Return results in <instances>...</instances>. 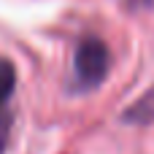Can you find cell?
Listing matches in <instances>:
<instances>
[{
  "instance_id": "obj_1",
  "label": "cell",
  "mask_w": 154,
  "mask_h": 154,
  "mask_svg": "<svg viewBox=\"0 0 154 154\" xmlns=\"http://www.w3.org/2000/svg\"><path fill=\"white\" fill-rule=\"evenodd\" d=\"M111 68V51L97 35H87L79 41L73 54V76L79 89H95L106 81Z\"/></svg>"
},
{
  "instance_id": "obj_2",
  "label": "cell",
  "mask_w": 154,
  "mask_h": 154,
  "mask_svg": "<svg viewBox=\"0 0 154 154\" xmlns=\"http://www.w3.org/2000/svg\"><path fill=\"white\" fill-rule=\"evenodd\" d=\"M16 89V68L11 60L0 57V154L8 146V135H11V95Z\"/></svg>"
},
{
  "instance_id": "obj_3",
  "label": "cell",
  "mask_w": 154,
  "mask_h": 154,
  "mask_svg": "<svg viewBox=\"0 0 154 154\" xmlns=\"http://www.w3.org/2000/svg\"><path fill=\"white\" fill-rule=\"evenodd\" d=\"M122 119L127 122V125H138V127H143V125H152L154 122V84L122 114Z\"/></svg>"
},
{
  "instance_id": "obj_4",
  "label": "cell",
  "mask_w": 154,
  "mask_h": 154,
  "mask_svg": "<svg viewBox=\"0 0 154 154\" xmlns=\"http://www.w3.org/2000/svg\"><path fill=\"white\" fill-rule=\"evenodd\" d=\"M125 3V8H130V11H141V8H152L154 0H122Z\"/></svg>"
}]
</instances>
